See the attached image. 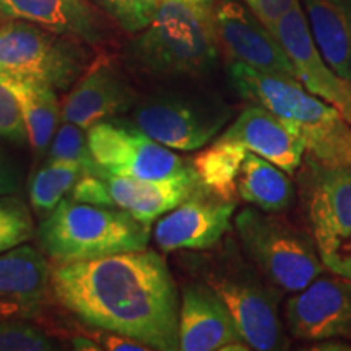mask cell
<instances>
[{"instance_id": "obj_35", "label": "cell", "mask_w": 351, "mask_h": 351, "mask_svg": "<svg viewBox=\"0 0 351 351\" xmlns=\"http://www.w3.org/2000/svg\"><path fill=\"white\" fill-rule=\"evenodd\" d=\"M332 2L335 3V5H339L351 19V0H332Z\"/></svg>"}, {"instance_id": "obj_26", "label": "cell", "mask_w": 351, "mask_h": 351, "mask_svg": "<svg viewBox=\"0 0 351 351\" xmlns=\"http://www.w3.org/2000/svg\"><path fill=\"white\" fill-rule=\"evenodd\" d=\"M46 161H69V163L80 165L85 174L98 176L104 171L91 155L85 130L65 121L57 127L49 148H47Z\"/></svg>"}, {"instance_id": "obj_1", "label": "cell", "mask_w": 351, "mask_h": 351, "mask_svg": "<svg viewBox=\"0 0 351 351\" xmlns=\"http://www.w3.org/2000/svg\"><path fill=\"white\" fill-rule=\"evenodd\" d=\"M51 289L65 309L96 330L121 333L152 350H179L178 291L155 251L57 263Z\"/></svg>"}, {"instance_id": "obj_13", "label": "cell", "mask_w": 351, "mask_h": 351, "mask_svg": "<svg viewBox=\"0 0 351 351\" xmlns=\"http://www.w3.org/2000/svg\"><path fill=\"white\" fill-rule=\"evenodd\" d=\"M301 192L317 249L351 236V166L327 168L306 156Z\"/></svg>"}, {"instance_id": "obj_7", "label": "cell", "mask_w": 351, "mask_h": 351, "mask_svg": "<svg viewBox=\"0 0 351 351\" xmlns=\"http://www.w3.org/2000/svg\"><path fill=\"white\" fill-rule=\"evenodd\" d=\"M231 117L232 108L221 99L168 91L137 101L129 124L171 150L194 152L204 148Z\"/></svg>"}, {"instance_id": "obj_20", "label": "cell", "mask_w": 351, "mask_h": 351, "mask_svg": "<svg viewBox=\"0 0 351 351\" xmlns=\"http://www.w3.org/2000/svg\"><path fill=\"white\" fill-rule=\"evenodd\" d=\"M0 15L23 20L77 41H104V26L86 0H0Z\"/></svg>"}, {"instance_id": "obj_25", "label": "cell", "mask_w": 351, "mask_h": 351, "mask_svg": "<svg viewBox=\"0 0 351 351\" xmlns=\"http://www.w3.org/2000/svg\"><path fill=\"white\" fill-rule=\"evenodd\" d=\"M85 174L80 165L69 161H44L29 182V204L39 218H47L65 197L70 195L78 179Z\"/></svg>"}, {"instance_id": "obj_36", "label": "cell", "mask_w": 351, "mask_h": 351, "mask_svg": "<svg viewBox=\"0 0 351 351\" xmlns=\"http://www.w3.org/2000/svg\"><path fill=\"white\" fill-rule=\"evenodd\" d=\"M182 2H191V3H205V5H213L217 0H182Z\"/></svg>"}, {"instance_id": "obj_10", "label": "cell", "mask_w": 351, "mask_h": 351, "mask_svg": "<svg viewBox=\"0 0 351 351\" xmlns=\"http://www.w3.org/2000/svg\"><path fill=\"white\" fill-rule=\"evenodd\" d=\"M285 319L289 335L298 340H351V280L319 275L287 301Z\"/></svg>"}, {"instance_id": "obj_24", "label": "cell", "mask_w": 351, "mask_h": 351, "mask_svg": "<svg viewBox=\"0 0 351 351\" xmlns=\"http://www.w3.org/2000/svg\"><path fill=\"white\" fill-rule=\"evenodd\" d=\"M247 152L243 143L218 137L207 150L197 153L192 168L207 191L219 199L234 202L238 195V176Z\"/></svg>"}, {"instance_id": "obj_30", "label": "cell", "mask_w": 351, "mask_h": 351, "mask_svg": "<svg viewBox=\"0 0 351 351\" xmlns=\"http://www.w3.org/2000/svg\"><path fill=\"white\" fill-rule=\"evenodd\" d=\"M0 137L16 145H23L28 140L19 99L2 78H0Z\"/></svg>"}, {"instance_id": "obj_5", "label": "cell", "mask_w": 351, "mask_h": 351, "mask_svg": "<svg viewBox=\"0 0 351 351\" xmlns=\"http://www.w3.org/2000/svg\"><path fill=\"white\" fill-rule=\"evenodd\" d=\"M234 228L245 257L282 291H301L324 274L313 238L278 215L247 207L236 215Z\"/></svg>"}, {"instance_id": "obj_14", "label": "cell", "mask_w": 351, "mask_h": 351, "mask_svg": "<svg viewBox=\"0 0 351 351\" xmlns=\"http://www.w3.org/2000/svg\"><path fill=\"white\" fill-rule=\"evenodd\" d=\"M270 32L282 43L302 86L335 108L351 125V83L337 75L319 54L301 3H295Z\"/></svg>"}, {"instance_id": "obj_27", "label": "cell", "mask_w": 351, "mask_h": 351, "mask_svg": "<svg viewBox=\"0 0 351 351\" xmlns=\"http://www.w3.org/2000/svg\"><path fill=\"white\" fill-rule=\"evenodd\" d=\"M34 221L28 205L12 194L0 195V254L32 241Z\"/></svg>"}, {"instance_id": "obj_18", "label": "cell", "mask_w": 351, "mask_h": 351, "mask_svg": "<svg viewBox=\"0 0 351 351\" xmlns=\"http://www.w3.org/2000/svg\"><path fill=\"white\" fill-rule=\"evenodd\" d=\"M219 137L243 143L249 152L265 158L287 174H295L306 155L300 134L261 104L251 103Z\"/></svg>"}, {"instance_id": "obj_23", "label": "cell", "mask_w": 351, "mask_h": 351, "mask_svg": "<svg viewBox=\"0 0 351 351\" xmlns=\"http://www.w3.org/2000/svg\"><path fill=\"white\" fill-rule=\"evenodd\" d=\"M238 195L263 212H285L295 204V186L283 169L247 152L238 176Z\"/></svg>"}, {"instance_id": "obj_9", "label": "cell", "mask_w": 351, "mask_h": 351, "mask_svg": "<svg viewBox=\"0 0 351 351\" xmlns=\"http://www.w3.org/2000/svg\"><path fill=\"white\" fill-rule=\"evenodd\" d=\"M91 155L106 173L137 179H168L192 169L171 148L155 142L124 119H109L88 130Z\"/></svg>"}, {"instance_id": "obj_2", "label": "cell", "mask_w": 351, "mask_h": 351, "mask_svg": "<svg viewBox=\"0 0 351 351\" xmlns=\"http://www.w3.org/2000/svg\"><path fill=\"white\" fill-rule=\"evenodd\" d=\"M230 78L244 99L270 109L300 134L306 156L327 168L351 166V125L300 80L261 72L241 62H231Z\"/></svg>"}, {"instance_id": "obj_6", "label": "cell", "mask_w": 351, "mask_h": 351, "mask_svg": "<svg viewBox=\"0 0 351 351\" xmlns=\"http://www.w3.org/2000/svg\"><path fill=\"white\" fill-rule=\"evenodd\" d=\"M208 274L207 285L225 302L241 335L251 350L271 351L287 348L278 314L280 293L251 261L231 247L221 254Z\"/></svg>"}, {"instance_id": "obj_3", "label": "cell", "mask_w": 351, "mask_h": 351, "mask_svg": "<svg viewBox=\"0 0 351 351\" xmlns=\"http://www.w3.org/2000/svg\"><path fill=\"white\" fill-rule=\"evenodd\" d=\"M130 64L155 78L204 77L218 62L213 5L160 0L155 15L127 49Z\"/></svg>"}, {"instance_id": "obj_21", "label": "cell", "mask_w": 351, "mask_h": 351, "mask_svg": "<svg viewBox=\"0 0 351 351\" xmlns=\"http://www.w3.org/2000/svg\"><path fill=\"white\" fill-rule=\"evenodd\" d=\"M0 78L15 93L28 132V142L36 158L46 155L60 121V104L56 88L38 78L0 73Z\"/></svg>"}, {"instance_id": "obj_16", "label": "cell", "mask_w": 351, "mask_h": 351, "mask_svg": "<svg viewBox=\"0 0 351 351\" xmlns=\"http://www.w3.org/2000/svg\"><path fill=\"white\" fill-rule=\"evenodd\" d=\"M137 95L117 70L106 62L96 64L73 83L60 108V119L88 132L103 121L130 111Z\"/></svg>"}, {"instance_id": "obj_28", "label": "cell", "mask_w": 351, "mask_h": 351, "mask_svg": "<svg viewBox=\"0 0 351 351\" xmlns=\"http://www.w3.org/2000/svg\"><path fill=\"white\" fill-rule=\"evenodd\" d=\"M59 350L41 328L23 320H0V351H49Z\"/></svg>"}, {"instance_id": "obj_31", "label": "cell", "mask_w": 351, "mask_h": 351, "mask_svg": "<svg viewBox=\"0 0 351 351\" xmlns=\"http://www.w3.org/2000/svg\"><path fill=\"white\" fill-rule=\"evenodd\" d=\"M317 252L328 271L351 280V236L328 247L317 249Z\"/></svg>"}, {"instance_id": "obj_32", "label": "cell", "mask_w": 351, "mask_h": 351, "mask_svg": "<svg viewBox=\"0 0 351 351\" xmlns=\"http://www.w3.org/2000/svg\"><path fill=\"white\" fill-rule=\"evenodd\" d=\"M244 2L254 15L270 29L300 0H244Z\"/></svg>"}, {"instance_id": "obj_15", "label": "cell", "mask_w": 351, "mask_h": 351, "mask_svg": "<svg viewBox=\"0 0 351 351\" xmlns=\"http://www.w3.org/2000/svg\"><path fill=\"white\" fill-rule=\"evenodd\" d=\"M178 340L182 351L251 350L225 302L208 285L202 283L182 288Z\"/></svg>"}, {"instance_id": "obj_22", "label": "cell", "mask_w": 351, "mask_h": 351, "mask_svg": "<svg viewBox=\"0 0 351 351\" xmlns=\"http://www.w3.org/2000/svg\"><path fill=\"white\" fill-rule=\"evenodd\" d=\"M301 7L319 54L351 83V19L332 0H302Z\"/></svg>"}, {"instance_id": "obj_34", "label": "cell", "mask_w": 351, "mask_h": 351, "mask_svg": "<svg viewBox=\"0 0 351 351\" xmlns=\"http://www.w3.org/2000/svg\"><path fill=\"white\" fill-rule=\"evenodd\" d=\"M20 187V178L16 173L15 166L8 160L5 153L0 148V195L13 194L19 191Z\"/></svg>"}, {"instance_id": "obj_33", "label": "cell", "mask_w": 351, "mask_h": 351, "mask_svg": "<svg viewBox=\"0 0 351 351\" xmlns=\"http://www.w3.org/2000/svg\"><path fill=\"white\" fill-rule=\"evenodd\" d=\"M95 341L96 345L104 350H125V351H148L152 350L150 346H147L142 341L130 339V337L121 335V333H114L108 330H99L95 333Z\"/></svg>"}, {"instance_id": "obj_17", "label": "cell", "mask_w": 351, "mask_h": 351, "mask_svg": "<svg viewBox=\"0 0 351 351\" xmlns=\"http://www.w3.org/2000/svg\"><path fill=\"white\" fill-rule=\"evenodd\" d=\"M51 269L33 245L21 244L0 254V320L36 315L47 301Z\"/></svg>"}, {"instance_id": "obj_8", "label": "cell", "mask_w": 351, "mask_h": 351, "mask_svg": "<svg viewBox=\"0 0 351 351\" xmlns=\"http://www.w3.org/2000/svg\"><path fill=\"white\" fill-rule=\"evenodd\" d=\"M77 39L23 20L0 21V73L38 78L69 90L86 67Z\"/></svg>"}, {"instance_id": "obj_19", "label": "cell", "mask_w": 351, "mask_h": 351, "mask_svg": "<svg viewBox=\"0 0 351 351\" xmlns=\"http://www.w3.org/2000/svg\"><path fill=\"white\" fill-rule=\"evenodd\" d=\"M103 179L111 207L124 210L147 225L204 187L194 168L168 179H137L104 171Z\"/></svg>"}, {"instance_id": "obj_12", "label": "cell", "mask_w": 351, "mask_h": 351, "mask_svg": "<svg viewBox=\"0 0 351 351\" xmlns=\"http://www.w3.org/2000/svg\"><path fill=\"white\" fill-rule=\"evenodd\" d=\"M236 202L217 197L200 187L156 223L153 239L163 252L181 249L207 251L221 243L231 230Z\"/></svg>"}, {"instance_id": "obj_29", "label": "cell", "mask_w": 351, "mask_h": 351, "mask_svg": "<svg viewBox=\"0 0 351 351\" xmlns=\"http://www.w3.org/2000/svg\"><path fill=\"white\" fill-rule=\"evenodd\" d=\"M125 32L138 33L150 23L160 0H98Z\"/></svg>"}, {"instance_id": "obj_4", "label": "cell", "mask_w": 351, "mask_h": 351, "mask_svg": "<svg viewBox=\"0 0 351 351\" xmlns=\"http://www.w3.org/2000/svg\"><path fill=\"white\" fill-rule=\"evenodd\" d=\"M44 254L56 263H69L119 252L143 251L150 225L124 210L64 199L38 226Z\"/></svg>"}, {"instance_id": "obj_11", "label": "cell", "mask_w": 351, "mask_h": 351, "mask_svg": "<svg viewBox=\"0 0 351 351\" xmlns=\"http://www.w3.org/2000/svg\"><path fill=\"white\" fill-rule=\"evenodd\" d=\"M219 47L231 62L298 80L295 65L278 38L238 0H218L213 7Z\"/></svg>"}]
</instances>
